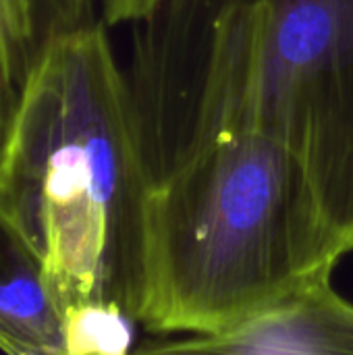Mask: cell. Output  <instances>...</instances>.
<instances>
[{
    "mask_svg": "<svg viewBox=\"0 0 353 355\" xmlns=\"http://www.w3.org/2000/svg\"><path fill=\"white\" fill-rule=\"evenodd\" d=\"M106 27L58 37L31 69L0 164V214L37 256L62 310L114 304L141 324L152 168Z\"/></svg>",
    "mask_w": 353,
    "mask_h": 355,
    "instance_id": "6da1fadb",
    "label": "cell"
},
{
    "mask_svg": "<svg viewBox=\"0 0 353 355\" xmlns=\"http://www.w3.org/2000/svg\"><path fill=\"white\" fill-rule=\"evenodd\" d=\"M169 131L146 146L144 331L218 333L352 254L283 144L248 127Z\"/></svg>",
    "mask_w": 353,
    "mask_h": 355,
    "instance_id": "7a4b0ae2",
    "label": "cell"
},
{
    "mask_svg": "<svg viewBox=\"0 0 353 355\" xmlns=\"http://www.w3.org/2000/svg\"><path fill=\"white\" fill-rule=\"evenodd\" d=\"M198 44L171 129L248 127L283 144L353 252V0H223Z\"/></svg>",
    "mask_w": 353,
    "mask_h": 355,
    "instance_id": "3957f363",
    "label": "cell"
},
{
    "mask_svg": "<svg viewBox=\"0 0 353 355\" xmlns=\"http://www.w3.org/2000/svg\"><path fill=\"white\" fill-rule=\"evenodd\" d=\"M335 266L318 270L241 322L141 352L225 355H353V304L333 287Z\"/></svg>",
    "mask_w": 353,
    "mask_h": 355,
    "instance_id": "277c9868",
    "label": "cell"
},
{
    "mask_svg": "<svg viewBox=\"0 0 353 355\" xmlns=\"http://www.w3.org/2000/svg\"><path fill=\"white\" fill-rule=\"evenodd\" d=\"M0 349L10 355H64V310L37 256L2 214Z\"/></svg>",
    "mask_w": 353,
    "mask_h": 355,
    "instance_id": "5b68a950",
    "label": "cell"
},
{
    "mask_svg": "<svg viewBox=\"0 0 353 355\" xmlns=\"http://www.w3.org/2000/svg\"><path fill=\"white\" fill-rule=\"evenodd\" d=\"M141 324L114 304H81L64 310V355H125Z\"/></svg>",
    "mask_w": 353,
    "mask_h": 355,
    "instance_id": "8992f818",
    "label": "cell"
},
{
    "mask_svg": "<svg viewBox=\"0 0 353 355\" xmlns=\"http://www.w3.org/2000/svg\"><path fill=\"white\" fill-rule=\"evenodd\" d=\"M23 87H25V83L17 69L15 56L8 48L4 35L0 33V164L4 160L10 135H12V129L17 123Z\"/></svg>",
    "mask_w": 353,
    "mask_h": 355,
    "instance_id": "52a82bcc",
    "label": "cell"
},
{
    "mask_svg": "<svg viewBox=\"0 0 353 355\" xmlns=\"http://www.w3.org/2000/svg\"><path fill=\"white\" fill-rule=\"evenodd\" d=\"M171 0H102V21L106 25L144 23Z\"/></svg>",
    "mask_w": 353,
    "mask_h": 355,
    "instance_id": "ba28073f",
    "label": "cell"
}]
</instances>
